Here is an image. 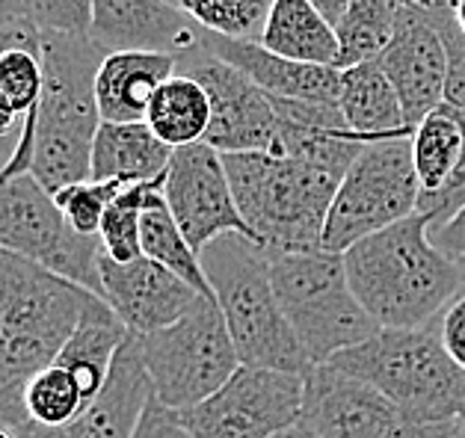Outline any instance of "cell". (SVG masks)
<instances>
[{"label": "cell", "mask_w": 465, "mask_h": 438, "mask_svg": "<svg viewBox=\"0 0 465 438\" xmlns=\"http://www.w3.org/2000/svg\"><path fill=\"white\" fill-rule=\"evenodd\" d=\"M0 95L21 119L39 107L42 98V51H0Z\"/></svg>", "instance_id": "cell-32"}, {"label": "cell", "mask_w": 465, "mask_h": 438, "mask_svg": "<svg viewBox=\"0 0 465 438\" xmlns=\"http://www.w3.org/2000/svg\"><path fill=\"white\" fill-rule=\"evenodd\" d=\"M166 4H173V6H178V9H184V0H166Z\"/></svg>", "instance_id": "cell-48"}, {"label": "cell", "mask_w": 465, "mask_h": 438, "mask_svg": "<svg viewBox=\"0 0 465 438\" xmlns=\"http://www.w3.org/2000/svg\"><path fill=\"white\" fill-rule=\"evenodd\" d=\"M134 438H193V435H190L187 426L181 423L178 412L166 409L152 391V397H149V403H145V412H143Z\"/></svg>", "instance_id": "cell-37"}, {"label": "cell", "mask_w": 465, "mask_h": 438, "mask_svg": "<svg viewBox=\"0 0 465 438\" xmlns=\"http://www.w3.org/2000/svg\"><path fill=\"white\" fill-rule=\"evenodd\" d=\"M107 51L89 36L42 33V98L30 175L48 190L93 181V142L101 128L95 77Z\"/></svg>", "instance_id": "cell-3"}, {"label": "cell", "mask_w": 465, "mask_h": 438, "mask_svg": "<svg viewBox=\"0 0 465 438\" xmlns=\"http://www.w3.org/2000/svg\"><path fill=\"white\" fill-rule=\"evenodd\" d=\"M205 27L166 0H93L89 39L107 54H184L202 48Z\"/></svg>", "instance_id": "cell-18"}, {"label": "cell", "mask_w": 465, "mask_h": 438, "mask_svg": "<svg viewBox=\"0 0 465 438\" xmlns=\"http://www.w3.org/2000/svg\"><path fill=\"white\" fill-rule=\"evenodd\" d=\"M427 438H465V426H462V421L445 423V426H433V430L427 433Z\"/></svg>", "instance_id": "cell-43"}, {"label": "cell", "mask_w": 465, "mask_h": 438, "mask_svg": "<svg viewBox=\"0 0 465 438\" xmlns=\"http://www.w3.org/2000/svg\"><path fill=\"white\" fill-rule=\"evenodd\" d=\"M341 113L350 131H356L365 140H389L401 133H412L406 125L401 95H397L389 74L382 72L380 60L350 65L341 72Z\"/></svg>", "instance_id": "cell-24"}, {"label": "cell", "mask_w": 465, "mask_h": 438, "mask_svg": "<svg viewBox=\"0 0 465 438\" xmlns=\"http://www.w3.org/2000/svg\"><path fill=\"white\" fill-rule=\"evenodd\" d=\"M124 187L128 184H122V181H81V184L60 190V193H54V201H56V208L65 213V219L72 222L74 231L98 238L107 208L116 201V196Z\"/></svg>", "instance_id": "cell-33"}, {"label": "cell", "mask_w": 465, "mask_h": 438, "mask_svg": "<svg viewBox=\"0 0 465 438\" xmlns=\"http://www.w3.org/2000/svg\"><path fill=\"white\" fill-rule=\"evenodd\" d=\"M149 397L152 379L143 362L140 335H128V341L119 346L116 358H113L104 391L84 414H77L72 423L56 426V430L36 426L30 421L15 426V430L21 438H134Z\"/></svg>", "instance_id": "cell-19"}, {"label": "cell", "mask_w": 465, "mask_h": 438, "mask_svg": "<svg viewBox=\"0 0 465 438\" xmlns=\"http://www.w3.org/2000/svg\"><path fill=\"white\" fill-rule=\"evenodd\" d=\"M145 125L169 149L205 142V133L211 128V98L205 86L187 74H173L152 98Z\"/></svg>", "instance_id": "cell-26"}, {"label": "cell", "mask_w": 465, "mask_h": 438, "mask_svg": "<svg viewBox=\"0 0 465 438\" xmlns=\"http://www.w3.org/2000/svg\"><path fill=\"white\" fill-rule=\"evenodd\" d=\"M418 213L412 133L368 142L338 184L323 229V249L344 255L350 246Z\"/></svg>", "instance_id": "cell-9"}, {"label": "cell", "mask_w": 465, "mask_h": 438, "mask_svg": "<svg viewBox=\"0 0 465 438\" xmlns=\"http://www.w3.org/2000/svg\"><path fill=\"white\" fill-rule=\"evenodd\" d=\"M173 154L175 149L157 140L145 122H131V125L101 122L93 142V181H157L166 175Z\"/></svg>", "instance_id": "cell-23"}, {"label": "cell", "mask_w": 465, "mask_h": 438, "mask_svg": "<svg viewBox=\"0 0 465 438\" xmlns=\"http://www.w3.org/2000/svg\"><path fill=\"white\" fill-rule=\"evenodd\" d=\"M89 406H93V403L86 400L84 388L77 385V379L60 365L45 367L25 388L27 421L36 426H48V430L72 423L77 414H84Z\"/></svg>", "instance_id": "cell-30"}, {"label": "cell", "mask_w": 465, "mask_h": 438, "mask_svg": "<svg viewBox=\"0 0 465 438\" xmlns=\"http://www.w3.org/2000/svg\"><path fill=\"white\" fill-rule=\"evenodd\" d=\"M25 131V119H21L13 107L6 104V98L0 95V133H18Z\"/></svg>", "instance_id": "cell-40"}, {"label": "cell", "mask_w": 465, "mask_h": 438, "mask_svg": "<svg viewBox=\"0 0 465 438\" xmlns=\"http://www.w3.org/2000/svg\"><path fill=\"white\" fill-rule=\"evenodd\" d=\"M300 426L317 438H427V426L335 365H317L305 376Z\"/></svg>", "instance_id": "cell-13"}, {"label": "cell", "mask_w": 465, "mask_h": 438, "mask_svg": "<svg viewBox=\"0 0 465 438\" xmlns=\"http://www.w3.org/2000/svg\"><path fill=\"white\" fill-rule=\"evenodd\" d=\"M237 210L267 255L323 249V229L341 178L300 157L223 154Z\"/></svg>", "instance_id": "cell-5"}, {"label": "cell", "mask_w": 465, "mask_h": 438, "mask_svg": "<svg viewBox=\"0 0 465 438\" xmlns=\"http://www.w3.org/2000/svg\"><path fill=\"white\" fill-rule=\"evenodd\" d=\"M243 367L309 376L312 362L276 297L270 255L246 234H223L199 255Z\"/></svg>", "instance_id": "cell-4"}, {"label": "cell", "mask_w": 465, "mask_h": 438, "mask_svg": "<svg viewBox=\"0 0 465 438\" xmlns=\"http://www.w3.org/2000/svg\"><path fill=\"white\" fill-rule=\"evenodd\" d=\"M202 44H205L208 54L234 65L237 72H243L249 81L273 98L309 101V104L326 107H338V101H341V69L285 60L279 54L267 51L261 42L229 39L211 30L205 33Z\"/></svg>", "instance_id": "cell-20"}, {"label": "cell", "mask_w": 465, "mask_h": 438, "mask_svg": "<svg viewBox=\"0 0 465 438\" xmlns=\"http://www.w3.org/2000/svg\"><path fill=\"white\" fill-rule=\"evenodd\" d=\"M460 267H462V278H465V261H460Z\"/></svg>", "instance_id": "cell-49"}, {"label": "cell", "mask_w": 465, "mask_h": 438, "mask_svg": "<svg viewBox=\"0 0 465 438\" xmlns=\"http://www.w3.org/2000/svg\"><path fill=\"white\" fill-rule=\"evenodd\" d=\"M439 18L441 39L448 51V81H445V104L465 113V36L453 21V9H433Z\"/></svg>", "instance_id": "cell-35"}, {"label": "cell", "mask_w": 465, "mask_h": 438, "mask_svg": "<svg viewBox=\"0 0 465 438\" xmlns=\"http://www.w3.org/2000/svg\"><path fill=\"white\" fill-rule=\"evenodd\" d=\"M412 9V0H350L338 33V69L380 60L385 48L394 42L406 13Z\"/></svg>", "instance_id": "cell-27"}, {"label": "cell", "mask_w": 465, "mask_h": 438, "mask_svg": "<svg viewBox=\"0 0 465 438\" xmlns=\"http://www.w3.org/2000/svg\"><path fill=\"white\" fill-rule=\"evenodd\" d=\"M347 282L380 329H421L465 287L462 267L430 240V222L410 217L344 252Z\"/></svg>", "instance_id": "cell-1"}, {"label": "cell", "mask_w": 465, "mask_h": 438, "mask_svg": "<svg viewBox=\"0 0 465 438\" xmlns=\"http://www.w3.org/2000/svg\"><path fill=\"white\" fill-rule=\"evenodd\" d=\"M21 18H27L21 0H0V27L13 24V21H21Z\"/></svg>", "instance_id": "cell-41"}, {"label": "cell", "mask_w": 465, "mask_h": 438, "mask_svg": "<svg viewBox=\"0 0 465 438\" xmlns=\"http://www.w3.org/2000/svg\"><path fill=\"white\" fill-rule=\"evenodd\" d=\"M270 273L291 329L314 367L380 332L350 290L344 255L326 249L270 255Z\"/></svg>", "instance_id": "cell-7"}, {"label": "cell", "mask_w": 465, "mask_h": 438, "mask_svg": "<svg viewBox=\"0 0 465 438\" xmlns=\"http://www.w3.org/2000/svg\"><path fill=\"white\" fill-rule=\"evenodd\" d=\"M430 240L453 261H465V208L453 213L445 226L430 231Z\"/></svg>", "instance_id": "cell-38"}, {"label": "cell", "mask_w": 465, "mask_h": 438, "mask_svg": "<svg viewBox=\"0 0 465 438\" xmlns=\"http://www.w3.org/2000/svg\"><path fill=\"white\" fill-rule=\"evenodd\" d=\"M0 438H21L15 426H6V423H0Z\"/></svg>", "instance_id": "cell-47"}, {"label": "cell", "mask_w": 465, "mask_h": 438, "mask_svg": "<svg viewBox=\"0 0 465 438\" xmlns=\"http://www.w3.org/2000/svg\"><path fill=\"white\" fill-rule=\"evenodd\" d=\"M412 163L418 175V217L430 231L465 208V113L439 104L412 131Z\"/></svg>", "instance_id": "cell-15"}, {"label": "cell", "mask_w": 465, "mask_h": 438, "mask_svg": "<svg viewBox=\"0 0 465 438\" xmlns=\"http://www.w3.org/2000/svg\"><path fill=\"white\" fill-rule=\"evenodd\" d=\"M276 438H317L314 433H309V430H305V426H291V430H285V433H279Z\"/></svg>", "instance_id": "cell-45"}, {"label": "cell", "mask_w": 465, "mask_h": 438, "mask_svg": "<svg viewBox=\"0 0 465 438\" xmlns=\"http://www.w3.org/2000/svg\"><path fill=\"white\" fill-rule=\"evenodd\" d=\"M140 344L154 397L173 412L205 403L243 367L213 297H199L178 323Z\"/></svg>", "instance_id": "cell-8"}, {"label": "cell", "mask_w": 465, "mask_h": 438, "mask_svg": "<svg viewBox=\"0 0 465 438\" xmlns=\"http://www.w3.org/2000/svg\"><path fill=\"white\" fill-rule=\"evenodd\" d=\"M128 326H124L116 311L101 297H89L86 308L77 320L72 338L65 341L63 353L56 355L54 365L65 367L84 388L86 400L93 403L107 385L113 358H116L119 346L128 341Z\"/></svg>", "instance_id": "cell-22"}, {"label": "cell", "mask_w": 465, "mask_h": 438, "mask_svg": "<svg viewBox=\"0 0 465 438\" xmlns=\"http://www.w3.org/2000/svg\"><path fill=\"white\" fill-rule=\"evenodd\" d=\"M140 240H143V255L152 258L161 267L173 269L178 278L196 290L202 297H213V290L208 285V276L202 269L199 252L187 243V238L181 234L175 217L169 213V205L163 199V190L154 193L152 201L143 210V226H140Z\"/></svg>", "instance_id": "cell-28"}, {"label": "cell", "mask_w": 465, "mask_h": 438, "mask_svg": "<svg viewBox=\"0 0 465 438\" xmlns=\"http://www.w3.org/2000/svg\"><path fill=\"white\" fill-rule=\"evenodd\" d=\"M462 426H465V418H462Z\"/></svg>", "instance_id": "cell-50"}, {"label": "cell", "mask_w": 465, "mask_h": 438, "mask_svg": "<svg viewBox=\"0 0 465 438\" xmlns=\"http://www.w3.org/2000/svg\"><path fill=\"white\" fill-rule=\"evenodd\" d=\"M101 299L116 311L131 335H154L178 323L196 306V294L173 269L161 267L152 258H137L131 264H116L101 252Z\"/></svg>", "instance_id": "cell-16"}, {"label": "cell", "mask_w": 465, "mask_h": 438, "mask_svg": "<svg viewBox=\"0 0 465 438\" xmlns=\"http://www.w3.org/2000/svg\"><path fill=\"white\" fill-rule=\"evenodd\" d=\"M27 18L42 33H69L89 36L93 24V0H21Z\"/></svg>", "instance_id": "cell-34"}, {"label": "cell", "mask_w": 465, "mask_h": 438, "mask_svg": "<svg viewBox=\"0 0 465 438\" xmlns=\"http://www.w3.org/2000/svg\"><path fill=\"white\" fill-rule=\"evenodd\" d=\"M305 376L241 367L213 397L178 412L193 438H276L300 423Z\"/></svg>", "instance_id": "cell-11"}, {"label": "cell", "mask_w": 465, "mask_h": 438, "mask_svg": "<svg viewBox=\"0 0 465 438\" xmlns=\"http://www.w3.org/2000/svg\"><path fill=\"white\" fill-rule=\"evenodd\" d=\"M18 142H21V131L18 133H0V170H4L9 161H13Z\"/></svg>", "instance_id": "cell-42"}, {"label": "cell", "mask_w": 465, "mask_h": 438, "mask_svg": "<svg viewBox=\"0 0 465 438\" xmlns=\"http://www.w3.org/2000/svg\"><path fill=\"white\" fill-rule=\"evenodd\" d=\"M453 21H457L460 33L465 36V0H453Z\"/></svg>", "instance_id": "cell-44"}, {"label": "cell", "mask_w": 465, "mask_h": 438, "mask_svg": "<svg viewBox=\"0 0 465 438\" xmlns=\"http://www.w3.org/2000/svg\"><path fill=\"white\" fill-rule=\"evenodd\" d=\"M439 338L445 344L448 355L465 370V287L460 290L453 302L436 317Z\"/></svg>", "instance_id": "cell-36"}, {"label": "cell", "mask_w": 465, "mask_h": 438, "mask_svg": "<svg viewBox=\"0 0 465 438\" xmlns=\"http://www.w3.org/2000/svg\"><path fill=\"white\" fill-rule=\"evenodd\" d=\"M380 65L401 95L406 125L415 131L427 113L445 104L448 51L433 9L412 4Z\"/></svg>", "instance_id": "cell-17"}, {"label": "cell", "mask_w": 465, "mask_h": 438, "mask_svg": "<svg viewBox=\"0 0 465 438\" xmlns=\"http://www.w3.org/2000/svg\"><path fill=\"white\" fill-rule=\"evenodd\" d=\"M412 4L424 9H453V0H412Z\"/></svg>", "instance_id": "cell-46"}, {"label": "cell", "mask_w": 465, "mask_h": 438, "mask_svg": "<svg viewBox=\"0 0 465 438\" xmlns=\"http://www.w3.org/2000/svg\"><path fill=\"white\" fill-rule=\"evenodd\" d=\"M163 199L181 234L199 255L223 234L252 238L237 210L223 154L211 149L208 142L175 149L166 170Z\"/></svg>", "instance_id": "cell-14"}, {"label": "cell", "mask_w": 465, "mask_h": 438, "mask_svg": "<svg viewBox=\"0 0 465 438\" xmlns=\"http://www.w3.org/2000/svg\"><path fill=\"white\" fill-rule=\"evenodd\" d=\"M178 74L199 81L211 98V128L205 133L211 149L220 154H276L279 113L273 95H267L234 65L208 54L205 44L178 57Z\"/></svg>", "instance_id": "cell-12"}, {"label": "cell", "mask_w": 465, "mask_h": 438, "mask_svg": "<svg viewBox=\"0 0 465 438\" xmlns=\"http://www.w3.org/2000/svg\"><path fill=\"white\" fill-rule=\"evenodd\" d=\"M309 4L321 13L329 24L332 27H338L341 24V18H344V13H347V6H350V0H309Z\"/></svg>", "instance_id": "cell-39"}, {"label": "cell", "mask_w": 465, "mask_h": 438, "mask_svg": "<svg viewBox=\"0 0 465 438\" xmlns=\"http://www.w3.org/2000/svg\"><path fill=\"white\" fill-rule=\"evenodd\" d=\"M89 297L69 278L0 249V423H27L25 388L56 362Z\"/></svg>", "instance_id": "cell-2"}, {"label": "cell", "mask_w": 465, "mask_h": 438, "mask_svg": "<svg viewBox=\"0 0 465 438\" xmlns=\"http://www.w3.org/2000/svg\"><path fill=\"white\" fill-rule=\"evenodd\" d=\"M0 249L69 278L101 297V238L72 229L54 196L33 175L0 184Z\"/></svg>", "instance_id": "cell-10"}, {"label": "cell", "mask_w": 465, "mask_h": 438, "mask_svg": "<svg viewBox=\"0 0 465 438\" xmlns=\"http://www.w3.org/2000/svg\"><path fill=\"white\" fill-rule=\"evenodd\" d=\"M163 178L157 181H143V184H128L116 196V201L107 208L104 222H101V249L116 264H131L143 258V240H140V226H143V210L152 201L154 193L163 190Z\"/></svg>", "instance_id": "cell-29"}, {"label": "cell", "mask_w": 465, "mask_h": 438, "mask_svg": "<svg viewBox=\"0 0 465 438\" xmlns=\"http://www.w3.org/2000/svg\"><path fill=\"white\" fill-rule=\"evenodd\" d=\"M326 365L368 382L427 430L465 418V370L448 355L436 320L421 329H380Z\"/></svg>", "instance_id": "cell-6"}, {"label": "cell", "mask_w": 465, "mask_h": 438, "mask_svg": "<svg viewBox=\"0 0 465 438\" xmlns=\"http://www.w3.org/2000/svg\"><path fill=\"white\" fill-rule=\"evenodd\" d=\"M273 0H184V13L202 27L229 39L258 42Z\"/></svg>", "instance_id": "cell-31"}, {"label": "cell", "mask_w": 465, "mask_h": 438, "mask_svg": "<svg viewBox=\"0 0 465 438\" xmlns=\"http://www.w3.org/2000/svg\"><path fill=\"white\" fill-rule=\"evenodd\" d=\"M258 42L285 60L329 65V69H338V57H341L335 27L309 0H273Z\"/></svg>", "instance_id": "cell-25"}, {"label": "cell", "mask_w": 465, "mask_h": 438, "mask_svg": "<svg viewBox=\"0 0 465 438\" xmlns=\"http://www.w3.org/2000/svg\"><path fill=\"white\" fill-rule=\"evenodd\" d=\"M173 74H178V57L173 54H107L95 77L101 122H116V125L145 122L152 98Z\"/></svg>", "instance_id": "cell-21"}]
</instances>
